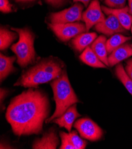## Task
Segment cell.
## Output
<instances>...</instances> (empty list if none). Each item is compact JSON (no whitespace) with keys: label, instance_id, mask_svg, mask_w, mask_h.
I'll use <instances>...</instances> for the list:
<instances>
[{"label":"cell","instance_id":"14","mask_svg":"<svg viewBox=\"0 0 132 149\" xmlns=\"http://www.w3.org/2000/svg\"><path fill=\"white\" fill-rule=\"evenodd\" d=\"M106 42L107 39L104 36H100L93 42L91 48L100 59V60L107 66H109Z\"/></svg>","mask_w":132,"mask_h":149},{"label":"cell","instance_id":"28","mask_svg":"<svg viewBox=\"0 0 132 149\" xmlns=\"http://www.w3.org/2000/svg\"><path fill=\"white\" fill-rule=\"evenodd\" d=\"M7 95V91L6 90H3V89H1V102H2L3 100V97L4 98V97Z\"/></svg>","mask_w":132,"mask_h":149},{"label":"cell","instance_id":"15","mask_svg":"<svg viewBox=\"0 0 132 149\" xmlns=\"http://www.w3.org/2000/svg\"><path fill=\"white\" fill-rule=\"evenodd\" d=\"M95 33H82L74 38L72 41V45L76 50L81 52L93 43L97 38Z\"/></svg>","mask_w":132,"mask_h":149},{"label":"cell","instance_id":"7","mask_svg":"<svg viewBox=\"0 0 132 149\" xmlns=\"http://www.w3.org/2000/svg\"><path fill=\"white\" fill-rule=\"evenodd\" d=\"M83 6L76 3L72 7L62 11L50 14L49 20L52 24H66L74 23L82 19Z\"/></svg>","mask_w":132,"mask_h":149},{"label":"cell","instance_id":"1","mask_svg":"<svg viewBox=\"0 0 132 149\" xmlns=\"http://www.w3.org/2000/svg\"><path fill=\"white\" fill-rule=\"evenodd\" d=\"M49 112L46 94L30 87L11 100L6 116L14 133L20 137L40 133Z\"/></svg>","mask_w":132,"mask_h":149},{"label":"cell","instance_id":"3","mask_svg":"<svg viewBox=\"0 0 132 149\" xmlns=\"http://www.w3.org/2000/svg\"><path fill=\"white\" fill-rule=\"evenodd\" d=\"M50 85L53 92L56 109L53 115L45 121L46 123L61 116L70 107L79 102L69 83L65 70L59 76L52 80Z\"/></svg>","mask_w":132,"mask_h":149},{"label":"cell","instance_id":"23","mask_svg":"<svg viewBox=\"0 0 132 149\" xmlns=\"http://www.w3.org/2000/svg\"><path fill=\"white\" fill-rule=\"evenodd\" d=\"M106 6L111 8H122L126 4V0H104Z\"/></svg>","mask_w":132,"mask_h":149},{"label":"cell","instance_id":"26","mask_svg":"<svg viewBox=\"0 0 132 149\" xmlns=\"http://www.w3.org/2000/svg\"><path fill=\"white\" fill-rule=\"evenodd\" d=\"M65 0H45V1L48 4L53 6H58L62 4Z\"/></svg>","mask_w":132,"mask_h":149},{"label":"cell","instance_id":"2","mask_svg":"<svg viewBox=\"0 0 132 149\" xmlns=\"http://www.w3.org/2000/svg\"><path fill=\"white\" fill-rule=\"evenodd\" d=\"M64 70V64L59 59L52 57L45 58L24 71L14 86L36 87L56 79Z\"/></svg>","mask_w":132,"mask_h":149},{"label":"cell","instance_id":"19","mask_svg":"<svg viewBox=\"0 0 132 149\" xmlns=\"http://www.w3.org/2000/svg\"><path fill=\"white\" fill-rule=\"evenodd\" d=\"M131 39V37L125 36L121 34L113 35L110 39L107 40L106 47L108 54H111L115 49L119 47L127 41Z\"/></svg>","mask_w":132,"mask_h":149},{"label":"cell","instance_id":"22","mask_svg":"<svg viewBox=\"0 0 132 149\" xmlns=\"http://www.w3.org/2000/svg\"><path fill=\"white\" fill-rule=\"evenodd\" d=\"M59 135L62 141V145L60 147L61 149H75L74 146L70 141L69 134L61 131Z\"/></svg>","mask_w":132,"mask_h":149},{"label":"cell","instance_id":"5","mask_svg":"<svg viewBox=\"0 0 132 149\" xmlns=\"http://www.w3.org/2000/svg\"><path fill=\"white\" fill-rule=\"evenodd\" d=\"M49 26L56 36L62 41L66 42L77 35L86 32V26L81 23L66 24H49Z\"/></svg>","mask_w":132,"mask_h":149},{"label":"cell","instance_id":"13","mask_svg":"<svg viewBox=\"0 0 132 149\" xmlns=\"http://www.w3.org/2000/svg\"><path fill=\"white\" fill-rule=\"evenodd\" d=\"M132 56V47L129 44H123L115 49L108 57L109 66L113 67Z\"/></svg>","mask_w":132,"mask_h":149},{"label":"cell","instance_id":"24","mask_svg":"<svg viewBox=\"0 0 132 149\" xmlns=\"http://www.w3.org/2000/svg\"><path fill=\"white\" fill-rule=\"evenodd\" d=\"M0 10L4 13L12 11V5L10 4L8 0H0Z\"/></svg>","mask_w":132,"mask_h":149},{"label":"cell","instance_id":"9","mask_svg":"<svg viewBox=\"0 0 132 149\" xmlns=\"http://www.w3.org/2000/svg\"><path fill=\"white\" fill-rule=\"evenodd\" d=\"M95 29L98 32L108 36L126 32V29L122 26L117 17L113 14L109 15L104 22L97 24L95 26Z\"/></svg>","mask_w":132,"mask_h":149},{"label":"cell","instance_id":"11","mask_svg":"<svg viewBox=\"0 0 132 149\" xmlns=\"http://www.w3.org/2000/svg\"><path fill=\"white\" fill-rule=\"evenodd\" d=\"M80 116L77 109V105L74 104L70 107L62 115L54 119L52 122L56 123L60 127L65 128L70 132L75 120Z\"/></svg>","mask_w":132,"mask_h":149},{"label":"cell","instance_id":"10","mask_svg":"<svg viewBox=\"0 0 132 149\" xmlns=\"http://www.w3.org/2000/svg\"><path fill=\"white\" fill-rule=\"evenodd\" d=\"M59 139L54 128H50L40 139H36L33 144L34 149H55L59 144Z\"/></svg>","mask_w":132,"mask_h":149},{"label":"cell","instance_id":"18","mask_svg":"<svg viewBox=\"0 0 132 149\" xmlns=\"http://www.w3.org/2000/svg\"><path fill=\"white\" fill-rule=\"evenodd\" d=\"M17 37L18 35L16 33L1 27L0 29V49L1 51L6 49Z\"/></svg>","mask_w":132,"mask_h":149},{"label":"cell","instance_id":"27","mask_svg":"<svg viewBox=\"0 0 132 149\" xmlns=\"http://www.w3.org/2000/svg\"><path fill=\"white\" fill-rule=\"evenodd\" d=\"M90 1L91 0H74V2H81L83 3V4H84L85 6H87L88 5Z\"/></svg>","mask_w":132,"mask_h":149},{"label":"cell","instance_id":"4","mask_svg":"<svg viewBox=\"0 0 132 149\" xmlns=\"http://www.w3.org/2000/svg\"><path fill=\"white\" fill-rule=\"evenodd\" d=\"M12 31L16 32L19 36L18 42L11 47V50L15 53L17 63L21 67H26L33 63L36 58L34 48L35 35L28 28H13Z\"/></svg>","mask_w":132,"mask_h":149},{"label":"cell","instance_id":"29","mask_svg":"<svg viewBox=\"0 0 132 149\" xmlns=\"http://www.w3.org/2000/svg\"><path fill=\"white\" fill-rule=\"evenodd\" d=\"M129 1V12L132 15V0H128Z\"/></svg>","mask_w":132,"mask_h":149},{"label":"cell","instance_id":"8","mask_svg":"<svg viewBox=\"0 0 132 149\" xmlns=\"http://www.w3.org/2000/svg\"><path fill=\"white\" fill-rule=\"evenodd\" d=\"M82 19L85 22L86 32H88L93 26L105 20V16L98 0H93L90 3L82 14Z\"/></svg>","mask_w":132,"mask_h":149},{"label":"cell","instance_id":"20","mask_svg":"<svg viewBox=\"0 0 132 149\" xmlns=\"http://www.w3.org/2000/svg\"><path fill=\"white\" fill-rule=\"evenodd\" d=\"M115 75L132 96V80L127 75L122 64L119 63L115 67Z\"/></svg>","mask_w":132,"mask_h":149},{"label":"cell","instance_id":"6","mask_svg":"<svg viewBox=\"0 0 132 149\" xmlns=\"http://www.w3.org/2000/svg\"><path fill=\"white\" fill-rule=\"evenodd\" d=\"M74 127L83 138L91 141L99 140L103 136V131L90 118H81L77 120Z\"/></svg>","mask_w":132,"mask_h":149},{"label":"cell","instance_id":"25","mask_svg":"<svg viewBox=\"0 0 132 149\" xmlns=\"http://www.w3.org/2000/svg\"><path fill=\"white\" fill-rule=\"evenodd\" d=\"M125 71L129 77L132 80V58L129 59L127 61Z\"/></svg>","mask_w":132,"mask_h":149},{"label":"cell","instance_id":"16","mask_svg":"<svg viewBox=\"0 0 132 149\" xmlns=\"http://www.w3.org/2000/svg\"><path fill=\"white\" fill-rule=\"evenodd\" d=\"M79 59L88 65L95 68H106L107 65L102 63L91 47H86L79 56Z\"/></svg>","mask_w":132,"mask_h":149},{"label":"cell","instance_id":"21","mask_svg":"<svg viewBox=\"0 0 132 149\" xmlns=\"http://www.w3.org/2000/svg\"><path fill=\"white\" fill-rule=\"evenodd\" d=\"M70 141L75 149H84L86 146V142L81 139L75 131H73L69 134Z\"/></svg>","mask_w":132,"mask_h":149},{"label":"cell","instance_id":"31","mask_svg":"<svg viewBox=\"0 0 132 149\" xmlns=\"http://www.w3.org/2000/svg\"><path fill=\"white\" fill-rule=\"evenodd\" d=\"M131 33H132V25H131Z\"/></svg>","mask_w":132,"mask_h":149},{"label":"cell","instance_id":"30","mask_svg":"<svg viewBox=\"0 0 132 149\" xmlns=\"http://www.w3.org/2000/svg\"><path fill=\"white\" fill-rule=\"evenodd\" d=\"M33 1H35V0H16V1H17V2H23V3L32 2Z\"/></svg>","mask_w":132,"mask_h":149},{"label":"cell","instance_id":"32","mask_svg":"<svg viewBox=\"0 0 132 149\" xmlns=\"http://www.w3.org/2000/svg\"><path fill=\"white\" fill-rule=\"evenodd\" d=\"M131 47H132V44H131Z\"/></svg>","mask_w":132,"mask_h":149},{"label":"cell","instance_id":"17","mask_svg":"<svg viewBox=\"0 0 132 149\" xmlns=\"http://www.w3.org/2000/svg\"><path fill=\"white\" fill-rule=\"evenodd\" d=\"M17 57L7 56L3 54L0 55V80L3 81L8 75L14 71L13 63Z\"/></svg>","mask_w":132,"mask_h":149},{"label":"cell","instance_id":"12","mask_svg":"<svg viewBox=\"0 0 132 149\" xmlns=\"http://www.w3.org/2000/svg\"><path fill=\"white\" fill-rule=\"evenodd\" d=\"M101 8L106 14L115 16L126 30L130 29L132 25V15L129 12V7L126 6L122 8H111L102 6Z\"/></svg>","mask_w":132,"mask_h":149}]
</instances>
